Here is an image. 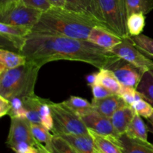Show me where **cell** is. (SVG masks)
<instances>
[{"instance_id":"obj_1","label":"cell","mask_w":153,"mask_h":153,"mask_svg":"<svg viewBox=\"0 0 153 153\" xmlns=\"http://www.w3.org/2000/svg\"><path fill=\"white\" fill-rule=\"evenodd\" d=\"M20 53L28 62L40 67L52 61L65 60L87 63L101 70L119 58L88 40L33 33L27 36Z\"/></svg>"},{"instance_id":"obj_2","label":"cell","mask_w":153,"mask_h":153,"mask_svg":"<svg viewBox=\"0 0 153 153\" xmlns=\"http://www.w3.org/2000/svg\"><path fill=\"white\" fill-rule=\"evenodd\" d=\"M96 25L102 26L98 21L85 13L64 7H52L42 13L31 33L88 40L90 32Z\"/></svg>"},{"instance_id":"obj_3","label":"cell","mask_w":153,"mask_h":153,"mask_svg":"<svg viewBox=\"0 0 153 153\" xmlns=\"http://www.w3.org/2000/svg\"><path fill=\"white\" fill-rule=\"evenodd\" d=\"M41 67L31 62L0 73V96L10 100L35 95L34 88Z\"/></svg>"},{"instance_id":"obj_4","label":"cell","mask_w":153,"mask_h":153,"mask_svg":"<svg viewBox=\"0 0 153 153\" xmlns=\"http://www.w3.org/2000/svg\"><path fill=\"white\" fill-rule=\"evenodd\" d=\"M95 5L99 22L104 28L123 38L131 37L125 0H95Z\"/></svg>"},{"instance_id":"obj_5","label":"cell","mask_w":153,"mask_h":153,"mask_svg":"<svg viewBox=\"0 0 153 153\" xmlns=\"http://www.w3.org/2000/svg\"><path fill=\"white\" fill-rule=\"evenodd\" d=\"M50 108L53 117V134H88L89 130L82 117L63 102L51 101Z\"/></svg>"},{"instance_id":"obj_6","label":"cell","mask_w":153,"mask_h":153,"mask_svg":"<svg viewBox=\"0 0 153 153\" xmlns=\"http://www.w3.org/2000/svg\"><path fill=\"white\" fill-rule=\"evenodd\" d=\"M43 11L24 4L19 0L0 10V22L32 28L38 22Z\"/></svg>"},{"instance_id":"obj_7","label":"cell","mask_w":153,"mask_h":153,"mask_svg":"<svg viewBox=\"0 0 153 153\" xmlns=\"http://www.w3.org/2000/svg\"><path fill=\"white\" fill-rule=\"evenodd\" d=\"M111 52L145 71L153 70V61L136 46L131 37L123 38L120 44L111 49Z\"/></svg>"},{"instance_id":"obj_8","label":"cell","mask_w":153,"mask_h":153,"mask_svg":"<svg viewBox=\"0 0 153 153\" xmlns=\"http://www.w3.org/2000/svg\"><path fill=\"white\" fill-rule=\"evenodd\" d=\"M106 69L112 72L122 86L137 89L145 70L119 58Z\"/></svg>"},{"instance_id":"obj_9","label":"cell","mask_w":153,"mask_h":153,"mask_svg":"<svg viewBox=\"0 0 153 153\" xmlns=\"http://www.w3.org/2000/svg\"><path fill=\"white\" fill-rule=\"evenodd\" d=\"M26 142L37 148L38 143L33 136L31 123L25 118H10V126L6 144L12 149L17 143Z\"/></svg>"},{"instance_id":"obj_10","label":"cell","mask_w":153,"mask_h":153,"mask_svg":"<svg viewBox=\"0 0 153 153\" xmlns=\"http://www.w3.org/2000/svg\"><path fill=\"white\" fill-rule=\"evenodd\" d=\"M32 28L21 25H7L0 22V36L1 42L8 43L12 47L20 51L23 47L27 36L31 33Z\"/></svg>"},{"instance_id":"obj_11","label":"cell","mask_w":153,"mask_h":153,"mask_svg":"<svg viewBox=\"0 0 153 153\" xmlns=\"http://www.w3.org/2000/svg\"><path fill=\"white\" fill-rule=\"evenodd\" d=\"M82 119L88 129L94 131L102 135L120 137L112 125L110 118L98 113L96 111L82 117Z\"/></svg>"},{"instance_id":"obj_12","label":"cell","mask_w":153,"mask_h":153,"mask_svg":"<svg viewBox=\"0 0 153 153\" xmlns=\"http://www.w3.org/2000/svg\"><path fill=\"white\" fill-rule=\"evenodd\" d=\"M123 38L101 25H96L90 32L88 40L100 47L110 51L123 41Z\"/></svg>"},{"instance_id":"obj_13","label":"cell","mask_w":153,"mask_h":153,"mask_svg":"<svg viewBox=\"0 0 153 153\" xmlns=\"http://www.w3.org/2000/svg\"><path fill=\"white\" fill-rule=\"evenodd\" d=\"M91 104L94 107V111L109 118L118 109L126 105H128L118 94H113L100 100L93 99Z\"/></svg>"},{"instance_id":"obj_14","label":"cell","mask_w":153,"mask_h":153,"mask_svg":"<svg viewBox=\"0 0 153 153\" xmlns=\"http://www.w3.org/2000/svg\"><path fill=\"white\" fill-rule=\"evenodd\" d=\"M89 130L90 135L92 137L96 149L102 153H123L120 137L112 136H104L94 131Z\"/></svg>"},{"instance_id":"obj_15","label":"cell","mask_w":153,"mask_h":153,"mask_svg":"<svg viewBox=\"0 0 153 153\" xmlns=\"http://www.w3.org/2000/svg\"><path fill=\"white\" fill-rule=\"evenodd\" d=\"M135 111L130 105H126L118 109L110 117L115 131L120 137L126 134L130 123L135 115Z\"/></svg>"},{"instance_id":"obj_16","label":"cell","mask_w":153,"mask_h":153,"mask_svg":"<svg viewBox=\"0 0 153 153\" xmlns=\"http://www.w3.org/2000/svg\"><path fill=\"white\" fill-rule=\"evenodd\" d=\"M123 153H153V143L131 138L124 134L120 137Z\"/></svg>"},{"instance_id":"obj_17","label":"cell","mask_w":153,"mask_h":153,"mask_svg":"<svg viewBox=\"0 0 153 153\" xmlns=\"http://www.w3.org/2000/svg\"><path fill=\"white\" fill-rule=\"evenodd\" d=\"M27 60L21 53L6 49H0V73L24 65Z\"/></svg>"},{"instance_id":"obj_18","label":"cell","mask_w":153,"mask_h":153,"mask_svg":"<svg viewBox=\"0 0 153 153\" xmlns=\"http://www.w3.org/2000/svg\"><path fill=\"white\" fill-rule=\"evenodd\" d=\"M80 153H94L96 146L92 137L88 134H62L60 135Z\"/></svg>"},{"instance_id":"obj_19","label":"cell","mask_w":153,"mask_h":153,"mask_svg":"<svg viewBox=\"0 0 153 153\" xmlns=\"http://www.w3.org/2000/svg\"><path fill=\"white\" fill-rule=\"evenodd\" d=\"M65 8L85 13L99 22L95 5V0H65Z\"/></svg>"},{"instance_id":"obj_20","label":"cell","mask_w":153,"mask_h":153,"mask_svg":"<svg viewBox=\"0 0 153 153\" xmlns=\"http://www.w3.org/2000/svg\"><path fill=\"white\" fill-rule=\"evenodd\" d=\"M148 126L140 115L135 114L134 118L130 123L126 134L131 138L148 141Z\"/></svg>"},{"instance_id":"obj_21","label":"cell","mask_w":153,"mask_h":153,"mask_svg":"<svg viewBox=\"0 0 153 153\" xmlns=\"http://www.w3.org/2000/svg\"><path fill=\"white\" fill-rule=\"evenodd\" d=\"M31 129L34 139L38 143L37 149L46 148L49 151L54 136L50 133L51 131L45 128L42 124L37 123H31Z\"/></svg>"},{"instance_id":"obj_22","label":"cell","mask_w":153,"mask_h":153,"mask_svg":"<svg viewBox=\"0 0 153 153\" xmlns=\"http://www.w3.org/2000/svg\"><path fill=\"white\" fill-rule=\"evenodd\" d=\"M62 102L69 108L71 109L73 111L79 115L81 117L85 116V115H88V114L91 113L94 111L92 104L90 103L87 100L82 98V97L72 96L68 100H65Z\"/></svg>"},{"instance_id":"obj_23","label":"cell","mask_w":153,"mask_h":153,"mask_svg":"<svg viewBox=\"0 0 153 153\" xmlns=\"http://www.w3.org/2000/svg\"><path fill=\"white\" fill-rule=\"evenodd\" d=\"M99 70L100 71L98 72V83L110 90L114 94H119L123 86L111 70L106 68Z\"/></svg>"},{"instance_id":"obj_24","label":"cell","mask_w":153,"mask_h":153,"mask_svg":"<svg viewBox=\"0 0 153 153\" xmlns=\"http://www.w3.org/2000/svg\"><path fill=\"white\" fill-rule=\"evenodd\" d=\"M137 90L143 98L153 106V70H147L143 73Z\"/></svg>"},{"instance_id":"obj_25","label":"cell","mask_w":153,"mask_h":153,"mask_svg":"<svg viewBox=\"0 0 153 153\" xmlns=\"http://www.w3.org/2000/svg\"><path fill=\"white\" fill-rule=\"evenodd\" d=\"M127 16L133 13L147 14L153 10V0H125Z\"/></svg>"},{"instance_id":"obj_26","label":"cell","mask_w":153,"mask_h":153,"mask_svg":"<svg viewBox=\"0 0 153 153\" xmlns=\"http://www.w3.org/2000/svg\"><path fill=\"white\" fill-rule=\"evenodd\" d=\"M145 14L136 13L130 15L127 19V28L131 37H136L142 34L146 24Z\"/></svg>"},{"instance_id":"obj_27","label":"cell","mask_w":153,"mask_h":153,"mask_svg":"<svg viewBox=\"0 0 153 153\" xmlns=\"http://www.w3.org/2000/svg\"><path fill=\"white\" fill-rule=\"evenodd\" d=\"M50 153H80L61 136L54 134L49 151Z\"/></svg>"},{"instance_id":"obj_28","label":"cell","mask_w":153,"mask_h":153,"mask_svg":"<svg viewBox=\"0 0 153 153\" xmlns=\"http://www.w3.org/2000/svg\"><path fill=\"white\" fill-rule=\"evenodd\" d=\"M136 46L146 55L153 58V39L145 34L131 37Z\"/></svg>"},{"instance_id":"obj_29","label":"cell","mask_w":153,"mask_h":153,"mask_svg":"<svg viewBox=\"0 0 153 153\" xmlns=\"http://www.w3.org/2000/svg\"><path fill=\"white\" fill-rule=\"evenodd\" d=\"M50 102V100L46 99V101L40 107V116L42 125L52 131L53 129V117L51 111Z\"/></svg>"},{"instance_id":"obj_30","label":"cell","mask_w":153,"mask_h":153,"mask_svg":"<svg viewBox=\"0 0 153 153\" xmlns=\"http://www.w3.org/2000/svg\"><path fill=\"white\" fill-rule=\"evenodd\" d=\"M131 107L137 114L148 120L153 114V106L144 99H140L134 102Z\"/></svg>"},{"instance_id":"obj_31","label":"cell","mask_w":153,"mask_h":153,"mask_svg":"<svg viewBox=\"0 0 153 153\" xmlns=\"http://www.w3.org/2000/svg\"><path fill=\"white\" fill-rule=\"evenodd\" d=\"M11 109L8 114L10 118H25L26 109L24 107L23 100L19 97H13L10 100Z\"/></svg>"},{"instance_id":"obj_32","label":"cell","mask_w":153,"mask_h":153,"mask_svg":"<svg viewBox=\"0 0 153 153\" xmlns=\"http://www.w3.org/2000/svg\"><path fill=\"white\" fill-rule=\"evenodd\" d=\"M118 95L125 101L127 105L130 106L137 100H140V99H143L140 93H139L137 89L125 86L122 87Z\"/></svg>"},{"instance_id":"obj_33","label":"cell","mask_w":153,"mask_h":153,"mask_svg":"<svg viewBox=\"0 0 153 153\" xmlns=\"http://www.w3.org/2000/svg\"><path fill=\"white\" fill-rule=\"evenodd\" d=\"M24 4L44 12L52 7L48 0H19Z\"/></svg>"},{"instance_id":"obj_34","label":"cell","mask_w":153,"mask_h":153,"mask_svg":"<svg viewBox=\"0 0 153 153\" xmlns=\"http://www.w3.org/2000/svg\"><path fill=\"white\" fill-rule=\"evenodd\" d=\"M91 88L92 89L94 99H97V100L105 98V97H109V96L115 94L112 91H111L110 90H108L105 87L102 86V85L99 83L95 84L93 86H91Z\"/></svg>"},{"instance_id":"obj_35","label":"cell","mask_w":153,"mask_h":153,"mask_svg":"<svg viewBox=\"0 0 153 153\" xmlns=\"http://www.w3.org/2000/svg\"><path fill=\"white\" fill-rule=\"evenodd\" d=\"M12 150L14 151L16 153H37L38 149L37 147L31 146L29 143L26 142H22V143H17L15 145Z\"/></svg>"},{"instance_id":"obj_36","label":"cell","mask_w":153,"mask_h":153,"mask_svg":"<svg viewBox=\"0 0 153 153\" xmlns=\"http://www.w3.org/2000/svg\"><path fill=\"white\" fill-rule=\"evenodd\" d=\"M11 109V103L7 99L0 96V117L8 115Z\"/></svg>"},{"instance_id":"obj_37","label":"cell","mask_w":153,"mask_h":153,"mask_svg":"<svg viewBox=\"0 0 153 153\" xmlns=\"http://www.w3.org/2000/svg\"><path fill=\"white\" fill-rule=\"evenodd\" d=\"M86 81L89 86H93L95 84L98 83V73H94L87 76Z\"/></svg>"},{"instance_id":"obj_38","label":"cell","mask_w":153,"mask_h":153,"mask_svg":"<svg viewBox=\"0 0 153 153\" xmlns=\"http://www.w3.org/2000/svg\"><path fill=\"white\" fill-rule=\"evenodd\" d=\"M49 1L52 7H66V1L65 0H48Z\"/></svg>"},{"instance_id":"obj_39","label":"cell","mask_w":153,"mask_h":153,"mask_svg":"<svg viewBox=\"0 0 153 153\" xmlns=\"http://www.w3.org/2000/svg\"><path fill=\"white\" fill-rule=\"evenodd\" d=\"M16 1H17V0H0V10H3L7 6H8L9 4Z\"/></svg>"},{"instance_id":"obj_40","label":"cell","mask_w":153,"mask_h":153,"mask_svg":"<svg viewBox=\"0 0 153 153\" xmlns=\"http://www.w3.org/2000/svg\"><path fill=\"white\" fill-rule=\"evenodd\" d=\"M147 126H148V130H149V132L151 133V134L153 135V123H152L151 122H149V121L147 120Z\"/></svg>"},{"instance_id":"obj_41","label":"cell","mask_w":153,"mask_h":153,"mask_svg":"<svg viewBox=\"0 0 153 153\" xmlns=\"http://www.w3.org/2000/svg\"><path fill=\"white\" fill-rule=\"evenodd\" d=\"M38 149V152L37 153H50L46 148H40V149Z\"/></svg>"},{"instance_id":"obj_42","label":"cell","mask_w":153,"mask_h":153,"mask_svg":"<svg viewBox=\"0 0 153 153\" xmlns=\"http://www.w3.org/2000/svg\"><path fill=\"white\" fill-rule=\"evenodd\" d=\"M147 120L149 121V122H151L152 123H153V114L152 115V116H151L150 118H149V119Z\"/></svg>"},{"instance_id":"obj_43","label":"cell","mask_w":153,"mask_h":153,"mask_svg":"<svg viewBox=\"0 0 153 153\" xmlns=\"http://www.w3.org/2000/svg\"><path fill=\"white\" fill-rule=\"evenodd\" d=\"M94 153H102V152H100V151H98V150H97V149H96V150H95V152H94Z\"/></svg>"}]
</instances>
